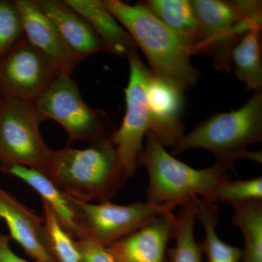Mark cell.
Returning <instances> with one entry per match:
<instances>
[{
    "label": "cell",
    "mask_w": 262,
    "mask_h": 262,
    "mask_svg": "<svg viewBox=\"0 0 262 262\" xmlns=\"http://www.w3.org/2000/svg\"><path fill=\"white\" fill-rule=\"evenodd\" d=\"M100 2L141 48L155 76L183 91L196 83L200 74L191 63L187 43L142 3L132 5L120 0Z\"/></svg>",
    "instance_id": "cell-1"
},
{
    "label": "cell",
    "mask_w": 262,
    "mask_h": 262,
    "mask_svg": "<svg viewBox=\"0 0 262 262\" xmlns=\"http://www.w3.org/2000/svg\"><path fill=\"white\" fill-rule=\"evenodd\" d=\"M47 176L67 195L82 202H110L126 182L110 139L79 149L54 150Z\"/></svg>",
    "instance_id": "cell-2"
},
{
    "label": "cell",
    "mask_w": 262,
    "mask_h": 262,
    "mask_svg": "<svg viewBox=\"0 0 262 262\" xmlns=\"http://www.w3.org/2000/svg\"><path fill=\"white\" fill-rule=\"evenodd\" d=\"M262 141V92L256 91L242 107L227 113L215 114L184 134L172 154L192 149L211 151L215 162L233 170L239 158L261 163V152L248 149Z\"/></svg>",
    "instance_id": "cell-3"
},
{
    "label": "cell",
    "mask_w": 262,
    "mask_h": 262,
    "mask_svg": "<svg viewBox=\"0 0 262 262\" xmlns=\"http://www.w3.org/2000/svg\"><path fill=\"white\" fill-rule=\"evenodd\" d=\"M145 137V147L137 164L147 170V203L167 205L175 209L186 206L196 196L205 198L219 184L230 179L229 168L224 164L215 162L209 168H193L169 154L151 131Z\"/></svg>",
    "instance_id": "cell-4"
},
{
    "label": "cell",
    "mask_w": 262,
    "mask_h": 262,
    "mask_svg": "<svg viewBox=\"0 0 262 262\" xmlns=\"http://www.w3.org/2000/svg\"><path fill=\"white\" fill-rule=\"evenodd\" d=\"M199 41L191 56H211L218 70H231V52L253 26L262 24L261 1L192 0Z\"/></svg>",
    "instance_id": "cell-5"
},
{
    "label": "cell",
    "mask_w": 262,
    "mask_h": 262,
    "mask_svg": "<svg viewBox=\"0 0 262 262\" xmlns=\"http://www.w3.org/2000/svg\"><path fill=\"white\" fill-rule=\"evenodd\" d=\"M46 120L35 103L5 95L0 106V155L2 165H18L47 175L54 150L39 131Z\"/></svg>",
    "instance_id": "cell-6"
},
{
    "label": "cell",
    "mask_w": 262,
    "mask_h": 262,
    "mask_svg": "<svg viewBox=\"0 0 262 262\" xmlns=\"http://www.w3.org/2000/svg\"><path fill=\"white\" fill-rule=\"evenodd\" d=\"M34 103L46 120L63 127L68 145L77 141L94 144L110 139L115 132L107 114L90 107L75 81L64 74H59Z\"/></svg>",
    "instance_id": "cell-7"
},
{
    "label": "cell",
    "mask_w": 262,
    "mask_h": 262,
    "mask_svg": "<svg viewBox=\"0 0 262 262\" xmlns=\"http://www.w3.org/2000/svg\"><path fill=\"white\" fill-rule=\"evenodd\" d=\"M130 74L124 90L126 102L125 116L120 127L110 140L115 146L120 166L127 179L136 174L142 141L151 130V119L146 101V84L151 71L141 61L137 51L127 55Z\"/></svg>",
    "instance_id": "cell-8"
},
{
    "label": "cell",
    "mask_w": 262,
    "mask_h": 262,
    "mask_svg": "<svg viewBox=\"0 0 262 262\" xmlns=\"http://www.w3.org/2000/svg\"><path fill=\"white\" fill-rule=\"evenodd\" d=\"M72 200L80 212L87 236L104 246L135 232L155 217L174 211L167 205L146 201L121 206L111 202L92 204Z\"/></svg>",
    "instance_id": "cell-9"
},
{
    "label": "cell",
    "mask_w": 262,
    "mask_h": 262,
    "mask_svg": "<svg viewBox=\"0 0 262 262\" xmlns=\"http://www.w3.org/2000/svg\"><path fill=\"white\" fill-rule=\"evenodd\" d=\"M61 74L25 37L0 62V87L9 97L34 103Z\"/></svg>",
    "instance_id": "cell-10"
},
{
    "label": "cell",
    "mask_w": 262,
    "mask_h": 262,
    "mask_svg": "<svg viewBox=\"0 0 262 262\" xmlns=\"http://www.w3.org/2000/svg\"><path fill=\"white\" fill-rule=\"evenodd\" d=\"M23 21L24 36L53 62L61 74L71 76L81 61L63 40L56 25L36 0H15Z\"/></svg>",
    "instance_id": "cell-11"
},
{
    "label": "cell",
    "mask_w": 262,
    "mask_h": 262,
    "mask_svg": "<svg viewBox=\"0 0 262 262\" xmlns=\"http://www.w3.org/2000/svg\"><path fill=\"white\" fill-rule=\"evenodd\" d=\"M175 223L173 213L159 215L106 247L117 262H168Z\"/></svg>",
    "instance_id": "cell-12"
},
{
    "label": "cell",
    "mask_w": 262,
    "mask_h": 262,
    "mask_svg": "<svg viewBox=\"0 0 262 262\" xmlns=\"http://www.w3.org/2000/svg\"><path fill=\"white\" fill-rule=\"evenodd\" d=\"M0 218L4 220L12 238L35 262H57L43 218L0 187Z\"/></svg>",
    "instance_id": "cell-13"
},
{
    "label": "cell",
    "mask_w": 262,
    "mask_h": 262,
    "mask_svg": "<svg viewBox=\"0 0 262 262\" xmlns=\"http://www.w3.org/2000/svg\"><path fill=\"white\" fill-rule=\"evenodd\" d=\"M183 91L151 72L146 84V101L151 119V132L164 146L175 147L182 139L184 125L179 118Z\"/></svg>",
    "instance_id": "cell-14"
},
{
    "label": "cell",
    "mask_w": 262,
    "mask_h": 262,
    "mask_svg": "<svg viewBox=\"0 0 262 262\" xmlns=\"http://www.w3.org/2000/svg\"><path fill=\"white\" fill-rule=\"evenodd\" d=\"M0 170L23 181L42 198L56 215L62 227L75 241L87 237L83 221L75 201L47 175L18 165H2Z\"/></svg>",
    "instance_id": "cell-15"
},
{
    "label": "cell",
    "mask_w": 262,
    "mask_h": 262,
    "mask_svg": "<svg viewBox=\"0 0 262 262\" xmlns=\"http://www.w3.org/2000/svg\"><path fill=\"white\" fill-rule=\"evenodd\" d=\"M38 6L59 31L71 51L81 61L106 47L89 22L65 0H36Z\"/></svg>",
    "instance_id": "cell-16"
},
{
    "label": "cell",
    "mask_w": 262,
    "mask_h": 262,
    "mask_svg": "<svg viewBox=\"0 0 262 262\" xmlns=\"http://www.w3.org/2000/svg\"><path fill=\"white\" fill-rule=\"evenodd\" d=\"M65 1L89 22L102 40L106 53L123 57L137 50V46L128 32L101 5L100 0Z\"/></svg>",
    "instance_id": "cell-17"
},
{
    "label": "cell",
    "mask_w": 262,
    "mask_h": 262,
    "mask_svg": "<svg viewBox=\"0 0 262 262\" xmlns=\"http://www.w3.org/2000/svg\"><path fill=\"white\" fill-rule=\"evenodd\" d=\"M261 24H256L241 38L231 52V69L248 90L262 86Z\"/></svg>",
    "instance_id": "cell-18"
},
{
    "label": "cell",
    "mask_w": 262,
    "mask_h": 262,
    "mask_svg": "<svg viewBox=\"0 0 262 262\" xmlns=\"http://www.w3.org/2000/svg\"><path fill=\"white\" fill-rule=\"evenodd\" d=\"M141 3L187 43L191 55V51L199 41L198 20L191 1L147 0Z\"/></svg>",
    "instance_id": "cell-19"
},
{
    "label": "cell",
    "mask_w": 262,
    "mask_h": 262,
    "mask_svg": "<svg viewBox=\"0 0 262 262\" xmlns=\"http://www.w3.org/2000/svg\"><path fill=\"white\" fill-rule=\"evenodd\" d=\"M196 220L204 229L205 238L202 243L207 262H241L242 249L226 244L217 234L220 208L217 204L201 198H194Z\"/></svg>",
    "instance_id": "cell-20"
},
{
    "label": "cell",
    "mask_w": 262,
    "mask_h": 262,
    "mask_svg": "<svg viewBox=\"0 0 262 262\" xmlns=\"http://www.w3.org/2000/svg\"><path fill=\"white\" fill-rule=\"evenodd\" d=\"M232 223L244 237L241 262H262V201L232 206Z\"/></svg>",
    "instance_id": "cell-21"
},
{
    "label": "cell",
    "mask_w": 262,
    "mask_h": 262,
    "mask_svg": "<svg viewBox=\"0 0 262 262\" xmlns=\"http://www.w3.org/2000/svg\"><path fill=\"white\" fill-rule=\"evenodd\" d=\"M173 238L175 246L168 250V262H203L201 244L194 237V199L175 215Z\"/></svg>",
    "instance_id": "cell-22"
},
{
    "label": "cell",
    "mask_w": 262,
    "mask_h": 262,
    "mask_svg": "<svg viewBox=\"0 0 262 262\" xmlns=\"http://www.w3.org/2000/svg\"><path fill=\"white\" fill-rule=\"evenodd\" d=\"M203 199L212 203L234 205L248 202L262 201V178L232 181L220 183Z\"/></svg>",
    "instance_id": "cell-23"
},
{
    "label": "cell",
    "mask_w": 262,
    "mask_h": 262,
    "mask_svg": "<svg viewBox=\"0 0 262 262\" xmlns=\"http://www.w3.org/2000/svg\"><path fill=\"white\" fill-rule=\"evenodd\" d=\"M43 220L47 231L50 246L57 262H82L75 239L62 227L56 215L42 202Z\"/></svg>",
    "instance_id": "cell-24"
},
{
    "label": "cell",
    "mask_w": 262,
    "mask_h": 262,
    "mask_svg": "<svg viewBox=\"0 0 262 262\" xmlns=\"http://www.w3.org/2000/svg\"><path fill=\"white\" fill-rule=\"evenodd\" d=\"M24 37L23 21L15 1L0 0V62Z\"/></svg>",
    "instance_id": "cell-25"
},
{
    "label": "cell",
    "mask_w": 262,
    "mask_h": 262,
    "mask_svg": "<svg viewBox=\"0 0 262 262\" xmlns=\"http://www.w3.org/2000/svg\"><path fill=\"white\" fill-rule=\"evenodd\" d=\"M82 262H117L106 246L87 237L75 241Z\"/></svg>",
    "instance_id": "cell-26"
},
{
    "label": "cell",
    "mask_w": 262,
    "mask_h": 262,
    "mask_svg": "<svg viewBox=\"0 0 262 262\" xmlns=\"http://www.w3.org/2000/svg\"><path fill=\"white\" fill-rule=\"evenodd\" d=\"M0 262H32L20 257L10 248L9 237L0 234ZM35 262V261H34Z\"/></svg>",
    "instance_id": "cell-27"
},
{
    "label": "cell",
    "mask_w": 262,
    "mask_h": 262,
    "mask_svg": "<svg viewBox=\"0 0 262 262\" xmlns=\"http://www.w3.org/2000/svg\"><path fill=\"white\" fill-rule=\"evenodd\" d=\"M5 97V94L3 93V90H2L1 87H0V106H1V103L3 102V98Z\"/></svg>",
    "instance_id": "cell-28"
},
{
    "label": "cell",
    "mask_w": 262,
    "mask_h": 262,
    "mask_svg": "<svg viewBox=\"0 0 262 262\" xmlns=\"http://www.w3.org/2000/svg\"><path fill=\"white\" fill-rule=\"evenodd\" d=\"M0 163H3V158H2L1 155H0Z\"/></svg>",
    "instance_id": "cell-29"
}]
</instances>
